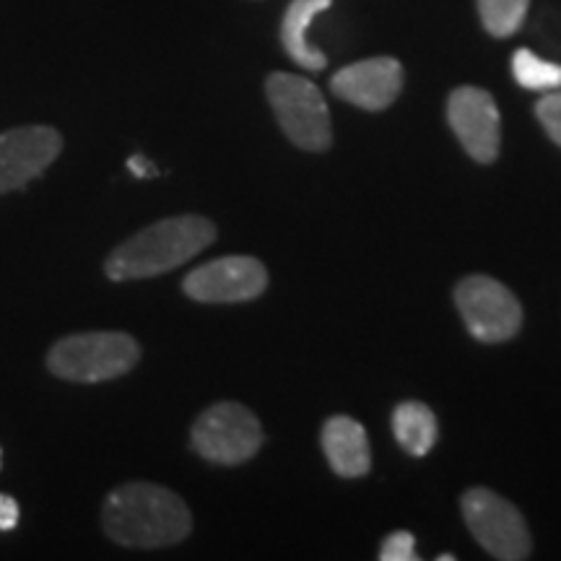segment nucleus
I'll use <instances>...</instances> for the list:
<instances>
[{
  "label": "nucleus",
  "instance_id": "obj_18",
  "mask_svg": "<svg viewBox=\"0 0 561 561\" xmlns=\"http://www.w3.org/2000/svg\"><path fill=\"white\" fill-rule=\"evenodd\" d=\"M382 561H413L416 559V538L409 530H396L385 538L380 549Z\"/></svg>",
  "mask_w": 561,
  "mask_h": 561
},
{
  "label": "nucleus",
  "instance_id": "obj_17",
  "mask_svg": "<svg viewBox=\"0 0 561 561\" xmlns=\"http://www.w3.org/2000/svg\"><path fill=\"white\" fill-rule=\"evenodd\" d=\"M536 115L551 140L561 146V89H553L536 104Z\"/></svg>",
  "mask_w": 561,
  "mask_h": 561
},
{
  "label": "nucleus",
  "instance_id": "obj_15",
  "mask_svg": "<svg viewBox=\"0 0 561 561\" xmlns=\"http://www.w3.org/2000/svg\"><path fill=\"white\" fill-rule=\"evenodd\" d=\"M512 73H515V81L520 83L523 89H530V91L561 89V66L538 58L536 53L525 50V47L523 50H517L515 58H512Z\"/></svg>",
  "mask_w": 561,
  "mask_h": 561
},
{
  "label": "nucleus",
  "instance_id": "obj_8",
  "mask_svg": "<svg viewBox=\"0 0 561 561\" xmlns=\"http://www.w3.org/2000/svg\"><path fill=\"white\" fill-rule=\"evenodd\" d=\"M268 286V271L261 261L248 255H227L203 263L187 273L182 289L203 305H231L261 297Z\"/></svg>",
  "mask_w": 561,
  "mask_h": 561
},
{
  "label": "nucleus",
  "instance_id": "obj_14",
  "mask_svg": "<svg viewBox=\"0 0 561 561\" xmlns=\"http://www.w3.org/2000/svg\"><path fill=\"white\" fill-rule=\"evenodd\" d=\"M392 434L405 453L421 458V455L432 453L434 442H437V416L424 403H401L392 413Z\"/></svg>",
  "mask_w": 561,
  "mask_h": 561
},
{
  "label": "nucleus",
  "instance_id": "obj_3",
  "mask_svg": "<svg viewBox=\"0 0 561 561\" xmlns=\"http://www.w3.org/2000/svg\"><path fill=\"white\" fill-rule=\"evenodd\" d=\"M140 359L138 341L128 333L91 331L55 341L47 369L68 382H107L128 375Z\"/></svg>",
  "mask_w": 561,
  "mask_h": 561
},
{
  "label": "nucleus",
  "instance_id": "obj_5",
  "mask_svg": "<svg viewBox=\"0 0 561 561\" xmlns=\"http://www.w3.org/2000/svg\"><path fill=\"white\" fill-rule=\"evenodd\" d=\"M193 450L216 466H240L255 458L263 445L261 421L240 403H216L195 419Z\"/></svg>",
  "mask_w": 561,
  "mask_h": 561
},
{
  "label": "nucleus",
  "instance_id": "obj_2",
  "mask_svg": "<svg viewBox=\"0 0 561 561\" xmlns=\"http://www.w3.org/2000/svg\"><path fill=\"white\" fill-rule=\"evenodd\" d=\"M216 240L214 221L206 216H172L151 227L140 229L123 244L110 252L104 273L112 280H136L151 278L161 273L180 268L182 263L201 255Z\"/></svg>",
  "mask_w": 561,
  "mask_h": 561
},
{
  "label": "nucleus",
  "instance_id": "obj_1",
  "mask_svg": "<svg viewBox=\"0 0 561 561\" xmlns=\"http://www.w3.org/2000/svg\"><path fill=\"white\" fill-rule=\"evenodd\" d=\"M102 525L112 541L128 549H161L185 541L193 530V517L174 491L133 481L104 500Z\"/></svg>",
  "mask_w": 561,
  "mask_h": 561
},
{
  "label": "nucleus",
  "instance_id": "obj_12",
  "mask_svg": "<svg viewBox=\"0 0 561 561\" xmlns=\"http://www.w3.org/2000/svg\"><path fill=\"white\" fill-rule=\"evenodd\" d=\"M322 450L333 471L343 479H359L369 473V439L359 421L348 416L328 419L322 426Z\"/></svg>",
  "mask_w": 561,
  "mask_h": 561
},
{
  "label": "nucleus",
  "instance_id": "obj_7",
  "mask_svg": "<svg viewBox=\"0 0 561 561\" xmlns=\"http://www.w3.org/2000/svg\"><path fill=\"white\" fill-rule=\"evenodd\" d=\"M455 301L473 339L502 343L520 331L523 307L507 286L489 276H468L455 289Z\"/></svg>",
  "mask_w": 561,
  "mask_h": 561
},
{
  "label": "nucleus",
  "instance_id": "obj_9",
  "mask_svg": "<svg viewBox=\"0 0 561 561\" xmlns=\"http://www.w3.org/2000/svg\"><path fill=\"white\" fill-rule=\"evenodd\" d=\"M60 151L62 136L50 125H21L0 133V195L42 178Z\"/></svg>",
  "mask_w": 561,
  "mask_h": 561
},
{
  "label": "nucleus",
  "instance_id": "obj_19",
  "mask_svg": "<svg viewBox=\"0 0 561 561\" xmlns=\"http://www.w3.org/2000/svg\"><path fill=\"white\" fill-rule=\"evenodd\" d=\"M19 520H21L19 502L9 494H0V530L3 533L13 530L19 525Z\"/></svg>",
  "mask_w": 561,
  "mask_h": 561
},
{
  "label": "nucleus",
  "instance_id": "obj_6",
  "mask_svg": "<svg viewBox=\"0 0 561 561\" xmlns=\"http://www.w3.org/2000/svg\"><path fill=\"white\" fill-rule=\"evenodd\" d=\"M462 515L473 538L494 559L523 561L530 557V533L520 510L494 494L491 489L476 486L462 496Z\"/></svg>",
  "mask_w": 561,
  "mask_h": 561
},
{
  "label": "nucleus",
  "instance_id": "obj_10",
  "mask_svg": "<svg viewBox=\"0 0 561 561\" xmlns=\"http://www.w3.org/2000/svg\"><path fill=\"white\" fill-rule=\"evenodd\" d=\"M447 121L462 149L481 164H491L500 157L502 121L494 96L479 87L455 89L447 100Z\"/></svg>",
  "mask_w": 561,
  "mask_h": 561
},
{
  "label": "nucleus",
  "instance_id": "obj_21",
  "mask_svg": "<svg viewBox=\"0 0 561 561\" xmlns=\"http://www.w3.org/2000/svg\"><path fill=\"white\" fill-rule=\"evenodd\" d=\"M0 462H3V453H0Z\"/></svg>",
  "mask_w": 561,
  "mask_h": 561
},
{
  "label": "nucleus",
  "instance_id": "obj_20",
  "mask_svg": "<svg viewBox=\"0 0 561 561\" xmlns=\"http://www.w3.org/2000/svg\"><path fill=\"white\" fill-rule=\"evenodd\" d=\"M128 170H130L133 178H138V180H149V178H157V174H159L157 164H153L151 159H146L144 153H133V157L128 159Z\"/></svg>",
  "mask_w": 561,
  "mask_h": 561
},
{
  "label": "nucleus",
  "instance_id": "obj_16",
  "mask_svg": "<svg viewBox=\"0 0 561 561\" xmlns=\"http://www.w3.org/2000/svg\"><path fill=\"white\" fill-rule=\"evenodd\" d=\"M530 0H479L483 26L494 37H512L523 26Z\"/></svg>",
  "mask_w": 561,
  "mask_h": 561
},
{
  "label": "nucleus",
  "instance_id": "obj_4",
  "mask_svg": "<svg viewBox=\"0 0 561 561\" xmlns=\"http://www.w3.org/2000/svg\"><path fill=\"white\" fill-rule=\"evenodd\" d=\"M265 94L294 146L305 151H325L333 144L331 112L312 81L294 73H271Z\"/></svg>",
  "mask_w": 561,
  "mask_h": 561
},
{
  "label": "nucleus",
  "instance_id": "obj_11",
  "mask_svg": "<svg viewBox=\"0 0 561 561\" xmlns=\"http://www.w3.org/2000/svg\"><path fill=\"white\" fill-rule=\"evenodd\" d=\"M331 89L354 107L380 112L398 100L403 89V66L396 58L351 62L331 79Z\"/></svg>",
  "mask_w": 561,
  "mask_h": 561
},
{
  "label": "nucleus",
  "instance_id": "obj_13",
  "mask_svg": "<svg viewBox=\"0 0 561 561\" xmlns=\"http://www.w3.org/2000/svg\"><path fill=\"white\" fill-rule=\"evenodd\" d=\"M331 3L333 0H291L284 21H280V45H284L286 55L305 70H322L328 62L325 55L307 42V30H310L314 16L331 9Z\"/></svg>",
  "mask_w": 561,
  "mask_h": 561
}]
</instances>
